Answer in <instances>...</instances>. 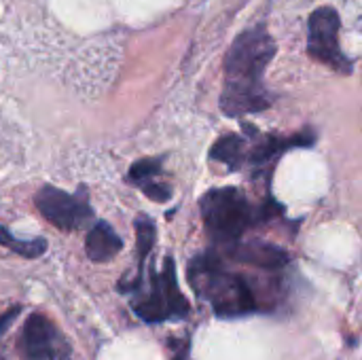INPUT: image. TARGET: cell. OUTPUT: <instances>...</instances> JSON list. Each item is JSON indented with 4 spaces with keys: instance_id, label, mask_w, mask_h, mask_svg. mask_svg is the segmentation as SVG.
<instances>
[{
    "instance_id": "1",
    "label": "cell",
    "mask_w": 362,
    "mask_h": 360,
    "mask_svg": "<svg viewBox=\"0 0 362 360\" xmlns=\"http://www.w3.org/2000/svg\"><path fill=\"white\" fill-rule=\"evenodd\" d=\"M278 47L265 23H257L235 36L225 55V83L221 110L240 119L274 106V95L265 87V70L276 57Z\"/></svg>"
},
{
    "instance_id": "2",
    "label": "cell",
    "mask_w": 362,
    "mask_h": 360,
    "mask_svg": "<svg viewBox=\"0 0 362 360\" xmlns=\"http://www.w3.org/2000/svg\"><path fill=\"white\" fill-rule=\"evenodd\" d=\"M199 210L210 240L229 248L238 244L248 229L282 212V206L276 202L252 206L238 187H216L202 195Z\"/></svg>"
},
{
    "instance_id": "3",
    "label": "cell",
    "mask_w": 362,
    "mask_h": 360,
    "mask_svg": "<svg viewBox=\"0 0 362 360\" xmlns=\"http://www.w3.org/2000/svg\"><path fill=\"white\" fill-rule=\"evenodd\" d=\"M189 282L197 297L208 301L218 318H240L259 310L248 280L229 272L216 252H202L189 263Z\"/></svg>"
},
{
    "instance_id": "4",
    "label": "cell",
    "mask_w": 362,
    "mask_h": 360,
    "mask_svg": "<svg viewBox=\"0 0 362 360\" xmlns=\"http://www.w3.org/2000/svg\"><path fill=\"white\" fill-rule=\"evenodd\" d=\"M132 308L138 318L144 323H165V320H182L191 314V306L176 280V265L172 257H165L163 269L157 272L155 265L148 267V282L132 293Z\"/></svg>"
},
{
    "instance_id": "5",
    "label": "cell",
    "mask_w": 362,
    "mask_h": 360,
    "mask_svg": "<svg viewBox=\"0 0 362 360\" xmlns=\"http://www.w3.org/2000/svg\"><path fill=\"white\" fill-rule=\"evenodd\" d=\"M341 19L333 6L316 8L308 19V55L341 74L354 72V62L339 45Z\"/></svg>"
},
{
    "instance_id": "6",
    "label": "cell",
    "mask_w": 362,
    "mask_h": 360,
    "mask_svg": "<svg viewBox=\"0 0 362 360\" xmlns=\"http://www.w3.org/2000/svg\"><path fill=\"white\" fill-rule=\"evenodd\" d=\"M34 204L36 210L62 231H76L93 219L85 187H81L76 193H66L64 189L45 185L34 195Z\"/></svg>"
},
{
    "instance_id": "7",
    "label": "cell",
    "mask_w": 362,
    "mask_h": 360,
    "mask_svg": "<svg viewBox=\"0 0 362 360\" xmlns=\"http://www.w3.org/2000/svg\"><path fill=\"white\" fill-rule=\"evenodd\" d=\"M17 344L25 360H72V348L68 339L40 312L28 316Z\"/></svg>"
},
{
    "instance_id": "8",
    "label": "cell",
    "mask_w": 362,
    "mask_h": 360,
    "mask_svg": "<svg viewBox=\"0 0 362 360\" xmlns=\"http://www.w3.org/2000/svg\"><path fill=\"white\" fill-rule=\"evenodd\" d=\"M242 129L250 136V144L246 140L244 146V166H250L255 172H261L265 166L272 161L280 159L288 149H299V146H310L314 144V132H303L295 136H276V134H259L252 125L244 123Z\"/></svg>"
},
{
    "instance_id": "9",
    "label": "cell",
    "mask_w": 362,
    "mask_h": 360,
    "mask_svg": "<svg viewBox=\"0 0 362 360\" xmlns=\"http://www.w3.org/2000/svg\"><path fill=\"white\" fill-rule=\"evenodd\" d=\"M227 255L233 261L255 265V267H263V269H280L291 261L288 252H284L278 246L263 244V242H248V244L238 242V244L227 248Z\"/></svg>"
},
{
    "instance_id": "10",
    "label": "cell",
    "mask_w": 362,
    "mask_h": 360,
    "mask_svg": "<svg viewBox=\"0 0 362 360\" xmlns=\"http://www.w3.org/2000/svg\"><path fill=\"white\" fill-rule=\"evenodd\" d=\"M163 168V159L153 157V159H140L129 168V182H134L136 187H140V191L153 199V202H168L172 197V189L165 182L155 180L161 174Z\"/></svg>"
},
{
    "instance_id": "11",
    "label": "cell",
    "mask_w": 362,
    "mask_h": 360,
    "mask_svg": "<svg viewBox=\"0 0 362 360\" xmlns=\"http://www.w3.org/2000/svg\"><path fill=\"white\" fill-rule=\"evenodd\" d=\"M134 227H136V248H138V274L134 280H121V284L117 286L119 293H127V295L136 293L142 286V282L146 280L144 278L146 259H148V255L155 246V240H157V227L148 216H138Z\"/></svg>"
},
{
    "instance_id": "12",
    "label": "cell",
    "mask_w": 362,
    "mask_h": 360,
    "mask_svg": "<svg viewBox=\"0 0 362 360\" xmlns=\"http://www.w3.org/2000/svg\"><path fill=\"white\" fill-rule=\"evenodd\" d=\"M121 248H123V240L106 221H98L89 229L87 240H85V252L93 263L110 261L112 257L121 252Z\"/></svg>"
},
{
    "instance_id": "13",
    "label": "cell",
    "mask_w": 362,
    "mask_h": 360,
    "mask_svg": "<svg viewBox=\"0 0 362 360\" xmlns=\"http://www.w3.org/2000/svg\"><path fill=\"white\" fill-rule=\"evenodd\" d=\"M244 146H246V136L244 138L238 134L221 136L210 149V159L227 166L229 172H238L244 168Z\"/></svg>"
},
{
    "instance_id": "14",
    "label": "cell",
    "mask_w": 362,
    "mask_h": 360,
    "mask_svg": "<svg viewBox=\"0 0 362 360\" xmlns=\"http://www.w3.org/2000/svg\"><path fill=\"white\" fill-rule=\"evenodd\" d=\"M0 246L8 248L11 252L25 257V259H36L47 250V240L45 238H32V240H21L15 238L6 227L0 225Z\"/></svg>"
},
{
    "instance_id": "15",
    "label": "cell",
    "mask_w": 362,
    "mask_h": 360,
    "mask_svg": "<svg viewBox=\"0 0 362 360\" xmlns=\"http://www.w3.org/2000/svg\"><path fill=\"white\" fill-rule=\"evenodd\" d=\"M21 314V306H13L11 310H6L4 314H0V337L11 329V325L15 323V318Z\"/></svg>"
}]
</instances>
